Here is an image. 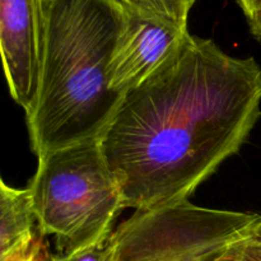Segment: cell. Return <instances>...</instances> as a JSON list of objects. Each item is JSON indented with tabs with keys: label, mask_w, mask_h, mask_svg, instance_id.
I'll return each instance as SVG.
<instances>
[{
	"label": "cell",
	"mask_w": 261,
	"mask_h": 261,
	"mask_svg": "<svg viewBox=\"0 0 261 261\" xmlns=\"http://www.w3.org/2000/svg\"><path fill=\"white\" fill-rule=\"evenodd\" d=\"M261 68L188 33L142 83L124 93L99 137L125 208L189 200L237 154L261 116Z\"/></svg>",
	"instance_id": "obj_1"
},
{
	"label": "cell",
	"mask_w": 261,
	"mask_h": 261,
	"mask_svg": "<svg viewBox=\"0 0 261 261\" xmlns=\"http://www.w3.org/2000/svg\"><path fill=\"white\" fill-rule=\"evenodd\" d=\"M45 38L37 97L25 115L38 158L98 140L122 94L110 65L126 7L120 0H43Z\"/></svg>",
	"instance_id": "obj_2"
},
{
	"label": "cell",
	"mask_w": 261,
	"mask_h": 261,
	"mask_svg": "<svg viewBox=\"0 0 261 261\" xmlns=\"http://www.w3.org/2000/svg\"><path fill=\"white\" fill-rule=\"evenodd\" d=\"M27 190L36 227L42 236L55 237L59 255L109 239L115 219L125 208L98 140L38 158Z\"/></svg>",
	"instance_id": "obj_3"
},
{
	"label": "cell",
	"mask_w": 261,
	"mask_h": 261,
	"mask_svg": "<svg viewBox=\"0 0 261 261\" xmlns=\"http://www.w3.org/2000/svg\"><path fill=\"white\" fill-rule=\"evenodd\" d=\"M259 217L203 208L189 200L137 211L112 232L116 261H219Z\"/></svg>",
	"instance_id": "obj_4"
},
{
	"label": "cell",
	"mask_w": 261,
	"mask_h": 261,
	"mask_svg": "<svg viewBox=\"0 0 261 261\" xmlns=\"http://www.w3.org/2000/svg\"><path fill=\"white\" fill-rule=\"evenodd\" d=\"M43 0H0V59L12 98L32 110L42 65Z\"/></svg>",
	"instance_id": "obj_5"
},
{
	"label": "cell",
	"mask_w": 261,
	"mask_h": 261,
	"mask_svg": "<svg viewBox=\"0 0 261 261\" xmlns=\"http://www.w3.org/2000/svg\"><path fill=\"white\" fill-rule=\"evenodd\" d=\"M189 33L126 8L110 65V88L124 96L150 75Z\"/></svg>",
	"instance_id": "obj_6"
},
{
	"label": "cell",
	"mask_w": 261,
	"mask_h": 261,
	"mask_svg": "<svg viewBox=\"0 0 261 261\" xmlns=\"http://www.w3.org/2000/svg\"><path fill=\"white\" fill-rule=\"evenodd\" d=\"M36 229L27 189H15L0 178V261L9 256Z\"/></svg>",
	"instance_id": "obj_7"
},
{
	"label": "cell",
	"mask_w": 261,
	"mask_h": 261,
	"mask_svg": "<svg viewBox=\"0 0 261 261\" xmlns=\"http://www.w3.org/2000/svg\"><path fill=\"white\" fill-rule=\"evenodd\" d=\"M129 9L188 30V17L196 0H120Z\"/></svg>",
	"instance_id": "obj_8"
},
{
	"label": "cell",
	"mask_w": 261,
	"mask_h": 261,
	"mask_svg": "<svg viewBox=\"0 0 261 261\" xmlns=\"http://www.w3.org/2000/svg\"><path fill=\"white\" fill-rule=\"evenodd\" d=\"M219 261H261V214L229 244Z\"/></svg>",
	"instance_id": "obj_9"
},
{
	"label": "cell",
	"mask_w": 261,
	"mask_h": 261,
	"mask_svg": "<svg viewBox=\"0 0 261 261\" xmlns=\"http://www.w3.org/2000/svg\"><path fill=\"white\" fill-rule=\"evenodd\" d=\"M48 261H116V251L112 237L71 254H51Z\"/></svg>",
	"instance_id": "obj_10"
},
{
	"label": "cell",
	"mask_w": 261,
	"mask_h": 261,
	"mask_svg": "<svg viewBox=\"0 0 261 261\" xmlns=\"http://www.w3.org/2000/svg\"><path fill=\"white\" fill-rule=\"evenodd\" d=\"M50 255L45 236L36 227L35 231L3 261H48Z\"/></svg>",
	"instance_id": "obj_11"
},
{
	"label": "cell",
	"mask_w": 261,
	"mask_h": 261,
	"mask_svg": "<svg viewBox=\"0 0 261 261\" xmlns=\"http://www.w3.org/2000/svg\"><path fill=\"white\" fill-rule=\"evenodd\" d=\"M251 35L261 43V8L259 10L246 18Z\"/></svg>",
	"instance_id": "obj_12"
},
{
	"label": "cell",
	"mask_w": 261,
	"mask_h": 261,
	"mask_svg": "<svg viewBox=\"0 0 261 261\" xmlns=\"http://www.w3.org/2000/svg\"><path fill=\"white\" fill-rule=\"evenodd\" d=\"M245 17H250L261 8V0H237Z\"/></svg>",
	"instance_id": "obj_13"
}]
</instances>
